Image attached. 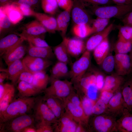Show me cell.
<instances>
[{
    "label": "cell",
    "mask_w": 132,
    "mask_h": 132,
    "mask_svg": "<svg viewBox=\"0 0 132 132\" xmlns=\"http://www.w3.org/2000/svg\"><path fill=\"white\" fill-rule=\"evenodd\" d=\"M77 123L67 112L57 119L53 126L55 132H75Z\"/></svg>",
    "instance_id": "cell-13"
},
{
    "label": "cell",
    "mask_w": 132,
    "mask_h": 132,
    "mask_svg": "<svg viewBox=\"0 0 132 132\" xmlns=\"http://www.w3.org/2000/svg\"><path fill=\"white\" fill-rule=\"evenodd\" d=\"M95 115L90 123L91 127L94 131L97 132H118L116 117L106 112Z\"/></svg>",
    "instance_id": "cell-6"
},
{
    "label": "cell",
    "mask_w": 132,
    "mask_h": 132,
    "mask_svg": "<svg viewBox=\"0 0 132 132\" xmlns=\"http://www.w3.org/2000/svg\"><path fill=\"white\" fill-rule=\"evenodd\" d=\"M7 66V68H0V72H6L8 75L9 79L12 83L16 85L20 74L26 66L21 59L14 61Z\"/></svg>",
    "instance_id": "cell-18"
},
{
    "label": "cell",
    "mask_w": 132,
    "mask_h": 132,
    "mask_svg": "<svg viewBox=\"0 0 132 132\" xmlns=\"http://www.w3.org/2000/svg\"><path fill=\"white\" fill-rule=\"evenodd\" d=\"M90 52L86 50L79 58L72 64L69 75L73 85L79 81L90 68Z\"/></svg>",
    "instance_id": "cell-4"
},
{
    "label": "cell",
    "mask_w": 132,
    "mask_h": 132,
    "mask_svg": "<svg viewBox=\"0 0 132 132\" xmlns=\"http://www.w3.org/2000/svg\"><path fill=\"white\" fill-rule=\"evenodd\" d=\"M121 90L126 108L130 112L132 109V78L125 81Z\"/></svg>",
    "instance_id": "cell-29"
},
{
    "label": "cell",
    "mask_w": 132,
    "mask_h": 132,
    "mask_svg": "<svg viewBox=\"0 0 132 132\" xmlns=\"http://www.w3.org/2000/svg\"><path fill=\"white\" fill-rule=\"evenodd\" d=\"M103 70L106 72L110 73L115 68V60L114 56L109 54L103 60L101 64Z\"/></svg>",
    "instance_id": "cell-38"
},
{
    "label": "cell",
    "mask_w": 132,
    "mask_h": 132,
    "mask_svg": "<svg viewBox=\"0 0 132 132\" xmlns=\"http://www.w3.org/2000/svg\"><path fill=\"white\" fill-rule=\"evenodd\" d=\"M116 122L118 132H132V114L127 109Z\"/></svg>",
    "instance_id": "cell-25"
},
{
    "label": "cell",
    "mask_w": 132,
    "mask_h": 132,
    "mask_svg": "<svg viewBox=\"0 0 132 132\" xmlns=\"http://www.w3.org/2000/svg\"><path fill=\"white\" fill-rule=\"evenodd\" d=\"M125 81L123 76L116 73L107 76L100 91L106 90L115 93L121 87Z\"/></svg>",
    "instance_id": "cell-19"
},
{
    "label": "cell",
    "mask_w": 132,
    "mask_h": 132,
    "mask_svg": "<svg viewBox=\"0 0 132 132\" xmlns=\"http://www.w3.org/2000/svg\"><path fill=\"white\" fill-rule=\"evenodd\" d=\"M27 48L22 43L18 45L2 57L7 65L15 61L23 58Z\"/></svg>",
    "instance_id": "cell-21"
},
{
    "label": "cell",
    "mask_w": 132,
    "mask_h": 132,
    "mask_svg": "<svg viewBox=\"0 0 132 132\" xmlns=\"http://www.w3.org/2000/svg\"><path fill=\"white\" fill-rule=\"evenodd\" d=\"M22 60L26 66L34 73L45 71L53 63L50 60L31 56L28 55L24 57Z\"/></svg>",
    "instance_id": "cell-10"
},
{
    "label": "cell",
    "mask_w": 132,
    "mask_h": 132,
    "mask_svg": "<svg viewBox=\"0 0 132 132\" xmlns=\"http://www.w3.org/2000/svg\"><path fill=\"white\" fill-rule=\"evenodd\" d=\"M24 41L22 37L17 34H11L2 38L0 40V56L2 57Z\"/></svg>",
    "instance_id": "cell-17"
},
{
    "label": "cell",
    "mask_w": 132,
    "mask_h": 132,
    "mask_svg": "<svg viewBox=\"0 0 132 132\" xmlns=\"http://www.w3.org/2000/svg\"><path fill=\"white\" fill-rule=\"evenodd\" d=\"M121 20L124 25L132 27V11L125 15Z\"/></svg>",
    "instance_id": "cell-55"
},
{
    "label": "cell",
    "mask_w": 132,
    "mask_h": 132,
    "mask_svg": "<svg viewBox=\"0 0 132 132\" xmlns=\"http://www.w3.org/2000/svg\"><path fill=\"white\" fill-rule=\"evenodd\" d=\"M89 68L79 81L73 85L75 89L83 92L86 95L90 89L96 86V71Z\"/></svg>",
    "instance_id": "cell-15"
},
{
    "label": "cell",
    "mask_w": 132,
    "mask_h": 132,
    "mask_svg": "<svg viewBox=\"0 0 132 132\" xmlns=\"http://www.w3.org/2000/svg\"><path fill=\"white\" fill-rule=\"evenodd\" d=\"M33 110L34 117L37 122L44 121L54 124L57 120L43 98H37Z\"/></svg>",
    "instance_id": "cell-7"
},
{
    "label": "cell",
    "mask_w": 132,
    "mask_h": 132,
    "mask_svg": "<svg viewBox=\"0 0 132 132\" xmlns=\"http://www.w3.org/2000/svg\"><path fill=\"white\" fill-rule=\"evenodd\" d=\"M47 32L45 28L37 20L27 24L22 33L30 35L41 37Z\"/></svg>",
    "instance_id": "cell-27"
},
{
    "label": "cell",
    "mask_w": 132,
    "mask_h": 132,
    "mask_svg": "<svg viewBox=\"0 0 132 132\" xmlns=\"http://www.w3.org/2000/svg\"></svg>",
    "instance_id": "cell-62"
},
{
    "label": "cell",
    "mask_w": 132,
    "mask_h": 132,
    "mask_svg": "<svg viewBox=\"0 0 132 132\" xmlns=\"http://www.w3.org/2000/svg\"><path fill=\"white\" fill-rule=\"evenodd\" d=\"M84 6H104L113 5L114 3L112 0H78Z\"/></svg>",
    "instance_id": "cell-41"
},
{
    "label": "cell",
    "mask_w": 132,
    "mask_h": 132,
    "mask_svg": "<svg viewBox=\"0 0 132 132\" xmlns=\"http://www.w3.org/2000/svg\"><path fill=\"white\" fill-rule=\"evenodd\" d=\"M0 32L9 28L12 24L2 9L0 7Z\"/></svg>",
    "instance_id": "cell-42"
},
{
    "label": "cell",
    "mask_w": 132,
    "mask_h": 132,
    "mask_svg": "<svg viewBox=\"0 0 132 132\" xmlns=\"http://www.w3.org/2000/svg\"><path fill=\"white\" fill-rule=\"evenodd\" d=\"M110 19L97 17L93 21L92 26L93 33L103 30L107 26Z\"/></svg>",
    "instance_id": "cell-37"
},
{
    "label": "cell",
    "mask_w": 132,
    "mask_h": 132,
    "mask_svg": "<svg viewBox=\"0 0 132 132\" xmlns=\"http://www.w3.org/2000/svg\"><path fill=\"white\" fill-rule=\"evenodd\" d=\"M50 73L49 82H50L54 80L60 78L59 64L58 61L52 67L50 70Z\"/></svg>",
    "instance_id": "cell-46"
},
{
    "label": "cell",
    "mask_w": 132,
    "mask_h": 132,
    "mask_svg": "<svg viewBox=\"0 0 132 132\" xmlns=\"http://www.w3.org/2000/svg\"><path fill=\"white\" fill-rule=\"evenodd\" d=\"M115 93L106 90L100 91L99 98L107 105L110 100L113 96Z\"/></svg>",
    "instance_id": "cell-48"
},
{
    "label": "cell",
    "mask_w": 132,
    "mask_h": 132,
    "mask_svg": "<svg viewBox=\"0 0 132 132\" xmlns=\"http://www.w3.org/2000/svg\"><path fill=\"white\" fill-rule=\"evenodd\" d=\"M85 6L78 0H74L71 10L73 21L76 24H88L91 21L90 17Z\"/></svg>",
    "instance_id": "cell-12"
},
{
    "label": "cell",
    "mask_w": 132,
    "mask_h": 132,
    "mask_svg": "<svg viewBox=\"0 0 132 132\" xmlns=\"http://www.w3.org/2000/svg\"><path fill=\"white\" fill-rule=\"evenodd\" d=\"M42 8L45 13L55 14L58 6L56 0H41Z\"/></svg>",
    "instance_id": "cell-36"
},
{
    "label": "cell",
    "mask_w": 132,
    "mask_h": 132,
    "mask_svg": "<svg viewBox=\"0 0 132 132\" xmlns=\"http://www.w3.org/2000/svg\"><path fill=\"white\" fill-rule=\"evenodd\" d=\"M12 24H16L23 19V15L17 5L13 3L1 6Z\"/></svg>",
    "instance_id": "cell-23"
},
{
    "label": "cell",
    "mask_w": 132,
    "mask_h": 132,
    "mask_svg": "<svg viewBox=\"0 0 132 132\" xmlns=\"http://www.w3.org/2000/svg\"><path fill=\"white\" fill-rule=\"evenodd\" d=\"M97 17L110 19L115 18L121 20L132 11V3L122 5L94 6L88 7Z\"/></svg>",
    "instance_id": "cell-2"
},
{
    "label": "cell",
    "mask_w": 132,
    "mask_h": 132,
    "mask_svg": "<svg viewBox=\"0 0 132 132\" xmlns=\"http://www.w3.org/2000/svg\"><path fill=\"white\" fill-rule=\"evenodd\" d=\"M96 77V85L98 90H101L104 85L105 78L103 74L97 71H95Z\"/></svg>",
    "instance_id": "cell-51"
},
{
    "label": "cell",
    "mask_w": 132,
    "mask_h": 132,
    "mask_svg": "<svg viewBox=\"0 0 132 132\" xmlns=\"http://www.w3.org/2000/svg\"><path fill=\"white\" fill-rule=\"evenodd\" d=\"M34 74L26 67L20 74L16 84L20 81H23L32 84L33 78Z\"/></svg>",
    "instance_id": "cell-43"
},
{
    "label": "cell",
    "mask_w": 132,
    "mask_h": 132,
    "mask_svg": "<svg viewBox=\"0 0 132 132\" xmlns=\"http://www.w3.org/2000/svg\"><path fill=\"white\" fill-rule=\"evenodd\" d=\"M53 50L54 55L58 61L67 64L69 63L70 55L63 41L60 44L55 47Z\"/></svg>",
    "instance_id": "cell-31"
},
{
    "label": "cell",
    "mask_w": 132,
    "mask_h": 132,
    "mask_svg": "<svg viewBox=\"0 0 132 132\" xmlns=\"http://www.w3.org/2000/svg\"><path fill=\"white\" fill-rule=\"evenodd\" d=\"M64 101L65 111L68 113L77 123L88 127L90 117L86 114L83 107L74 104L67 99Z\"/></svg>",
    "instance_id": "cell-8"
},
{
    "label": "cell",
    "mask_w": 132,
    "mask_h": 132,
    "mask_svg": "<svg viewBox=\"0 0 132 132\" xmlns=\"http://www.w3.org/2000/svg\"><path fill=\"white\" fill-rule=\"evenodd\" d=\"M14 85L8 83L0 84V100Z\"/></svg>",
    "instance_id": "cell-52"
},
{
    "label": "cell",
    "mask_w": 132,
    "mask_h": 132,
    "mask_svg": "<svg viewBox=\"0 0 132 132\" xmlns=\"http://www.w3.org/2000/svg\"><path fill=\"white\" fill-rule=\"evenodd\" d=\"M110 45L108 37L105 38L93 50L95 60L98 65H100L109 54Z\"/></svg>",
    "instance_id": "cell-26"
},
{
    "label": "cell",
    "mask_w": 132,
    "mask_h": 132,
    "mask_svg": "<svg viewBox=\"0 0 132 132\" xmlns=\"http://www.w3.org/2000/svg\"><path fill=\"white\" fill-rule=\"evenodd\" d=\"M59 62L60 78L69 75V71L67 66V64Z\"/></svg>",
    "instance_id": "cell-53"
},
{
    "label": "cell",
    "mask_w": 132,
    "mask_h": 132,
    "mask_svg": "<svg viewBox=\"0 0 132 132\" xmlns=\"http://www.w3.org/2000/svg\"><path fill=\"white\" fill-rule=\"evenodd\" d=\"M114 57L116 73L122 76L129 74L132 68L130 56L127 54L116 53Z\"/></svg>",
    "instance_id": "cell-14"
},
{
    "label": "cell",
    "mask_w": 132,
    "mask_h": 132,
    "mask_svg": "<svg viewBox=\"0 0 132 132\" xmlns=\"http://www.w3.org/2000/svg\"><path fill=\"white\" fill-rule=\"evenodd\" d=\"M35 121L33 115L25 114L0 123V132H22L26 127L33 125Z\"/></svg>",
    "instance_id": "cell-5"
},
{
    "label": "cell",
    "mask_w": 132,
    "mask_h": 132,
    "mask_svg": "<svg viewBox=\"0 0 132 132\" xmlns=\"http://www.w3.org/2000/svg\"><path fill=\"white\" fill-rule=\"evenodd\" d=\"M22 132H37V131L36 127L33 125H32L25 128L22 130Z\"/></svg>",
    "instance_id": "cell-58"
},
{
    "label": "cell",
    "mask_w": 132,
    "mask_h": 132,
    "mask_svg": "<svg viewBox=\"0 0 132 132\" xmlns=\"http://www.w3.org/2000/svg\"><path fill=\"white\" fill-rule=\"evenodd\" d=\"M80 99L85 114L90 117L92 114V109L95 101L86 95L84 96L82 99Z\"/></svg>",
    "instance_id": "cell-39"
},
{
    "label": "cell",
    "mask_w": 132,
    "mask_h": 132,
    "mask_svg": "<svg viewBox=\"0 0 132 132\" xmlns=\"http://www.w3.org/2000/svg\"><path fill=\"white\" fill-rule=\"evenodd\" d=\"M50 83V85L44 91V96L54 97L64 101L74 91L73 83L67 80L56 79Z\"/></svg>",
    "instance_id": "cell-3"
},
{
    "label": "cell",
    "mask_w": 132,
    "mask_h": 132,
    "mask_svg": "<svg viewBox=\"0 0 132 132\" xmlns=\"http://www.w3.org/2000/svg\"><path fill=\"white\" fill-rule=\"evenodd\" d=\"M116 5L128 4L132 3V0H112Z\"/></svg>",
    "instance_id": "cell-56"
},
{
    "label": "cell",
    "mask_w": 132,
    "mask_h": 132,
    "mask_svg": "<svg viewBox=\"0 0 132 132\" xmlns=\"http://www.w3.org/2000/svg\"><path fill=\"white\" fill-rule=\"evenodd\" d=\"M14 85L0 100V118L13 99L15 88Z\"/></svg>",
    "instance_id": "cell-34"
},
{
    "label": "cell",
    "mask_w": 132,
    "mask_h": 132,
    "mask_svg": "<svg viewBox=\"0 0 132 132\" xmlns=\"http://www.w3.org/2000/svg\"><path fill=\"white\" fill-rule=\"evenodd\" d=\"M18 34L24 40L27 41L35 46L41 47L50 46L41 37L30 35L23 33Z\"/></svg>",
    "instance_id": "cell-35"
},
{
    "label": "cell",
    "mask_w": 132,
    "mask_h": 132,
    "mask_svg": "<svg viewBox=\"0 0 132 132\" xmlns=\"http://www.w3.org/2000/svg\"><path fill=\"white\" fill-rule=\"evenodd\" d=\"M51 124L44 121L37 122L36 125L37 132H53L54 131L53 126Z\"/></svg>",
    "instance_id": "cell-44"
},
{
    "label": "cell",
    "mask_w": 132,
    "mask_h": 132,
    "mask_svg": "<svg viewBox=\"0 0 132 132\" xmlns=\"http://www.w3.org/2000/svg\"><path fill=\"white\" fill-rule=\"evenodd\" d=\"M43 99L57 119L61 117L64 114L65 110L63 100L50 96H44Z\"/></svg>",
    "instance_id": "cell-20"
},
{
    "label": "cell",
    "mask_w": 132,
    "mask_h": 132,
    "mask_svg": "<svg viewBox=\"0 0 132 132\" xmlns=\"http://www.w3.org/2000/svg\"><path fill=\"white\" fill-rule=\"evenodd\" d=\"M17 5L18 6L24 16H34L36 12L33 11L31 8L27 7L21 5Z\"/></svg>",
    "instance_id": "cell-54"
},
{
    "label": "cell",
    "mask_w": 132,
    "mask_h": 132,
    "mask_svg": "<svg viewBox=\"0 0 132 132\" xmlns=\"http://www.w3.org/2000/svg\"><path fill=\"white\" fill-rule=\"evenodd\" d=\"M44 26L47 32L55 33L58 30L56 19L45 14L35 12L34 16Z\"/></svg>",
    "instance_id": "cell-24"
},
{
    "label": "cell",
    "mask_w": 132,
    "mask_h": 132,
    "mask_svg": "<svg viewBox=\"0 0 132 132\" xmlns=\"http://www.w3.org/2000/svg\"><path fill=\"white\" fill-rule=\"evenodd\" d=\"M17 84L19 97H31L42 92L36 88L32 84L24 81H20Z\"/></svg>",
    "instance_id": "cell-28"
},
{
    "label": "cell",
    "mask_w": 132,
    "mask_h": 132,
    "mask_svg": "<svg viewBox=\"0 0 132 132\" xmlns=\"http://www.w3.org/2000/svg\"><path fill=\"white\" fill-rule=\"evenodd\" d=\"M0 73V84L3 83L6 79H9V76L7 73L5 72H1Z\"/></svg>",
    "instance_id": "cell-57"
},
{
    "label": "cell",
    "mask_w": 132,
    "mask_h": 132,
    "mask_svg": "<svg viewBox=\"0 0 132 132\" xmlns=\"http://www.w3.org/2000/svg\"><path fill=\"white\" fill-rule=\"evenodd\" d=\"M62 41L69 55L73 57H78L86 50L85 44L81 39L64 37Z\"/></svg>",
    "instance_id": "cell-11"
},
{
    "label": "cell",
    "mask_w": 132,
    "mask_h": 132,
    "mask_svg": "<svg viewBox=\"0 0 132 132\" xmlns=\"http://www.w3.org/2000/svg\"><path fill=\"white\" fill-rule=\"evenodd\" d=\"M11 0H0V3L1 6H3L8 4Z\"/></svg>",
    "instance_id": "cell-60"
},
{
    "label": "cell",
    "mask_w": 132,
    "mask_h": 132,
    "mask_svg": "<svg viewBox=\"0 0 132 132\" xmlns=\"http://www.w3.org/2000/svg\"><path fill=\"white\" fill-rule=\"evenodd\" d=\"M107 105L99 98L95 102L93 105L92 112L94 115H100L106 112Z\"/></svg>",
    "instance_id": "cell-40"
},
{
    "label": "cell",
    "mask_w": 132,
    "mask_h": 132,
    "mask_svg": "<svg viewBox=\"0 0 132 132\" xmlns=\"http://www.w3.org/2000/svg\"><path fill=\"white\" fill-rule=\"evenodd\" d=\"M37 98L19 97L13 99L0 118V123L30 112L33 109Z\"/></svg>",
    "instance_id": "cell-1"
},
{
    "label": "cell",
    "mask_w": 132,
    "mask_h": 132,
    "mask_svg": "<svg viewBox=\"0 0 132 132\" xmlns=\"http://www.w3.org/2000/svg\"><path fill=\"white\" fill-rule=\"evenodd\" d=\"M84 126L80 123H77L75 132H85L87 131L84 127Z\"/></svg>",
    "instance_id": "cell-59"
},
{
    "label": "cell",
    "mask_w": 132,
    "mask_h": 132,
    "mask_svg": "<svg viewBox=\"0 0 132 132\" xmlns=\"http://www.w3.org/2000/svg\"><path fill=\"white\" fill-rule=\"evenodd\" d=\"M66 99L74 104L83 107L80 98L74 91Z\"/></svg>",
    "instance_id": "cell-47"
},
{
    "label": "cell",
    "mask_w": 132,
    "mask_h": 132,
    "mask_svg": "<svg viewBox=\"0 0 132 132\" xmlns=\"http://www.w3.org/2000/svg\"><path fill=\"white\" fill-rule=\"evenodd\" d=\"M49 80V76L45 71L38 72L34 73L32 84L36 88L43 91L47 88Z\"/></svg>",
    "instance_id": "cell-30"
},
{
    "label": "cell",
    "mask_w": 132,
    "mask_h": 132,
    "mask_svg": "<svg viewBox=\"0 0 132 132\" xmlns=\"http://www.w3.org/2000/svg\"><path fill=\"white\" fill-rule=\"evenodd\" d=\"M121 88L115 92L107 105L106 112L116 117L121 115L125 110L127 109L122 94Z\"/></svg>",
    "instance_id": "cell-9"
},
{
    "label": "cell",
    "mask_w": 132,
    "mask_h": 132,
    "mask_svg": "<svg viewBox=\"0 0 132 132\" xmlns=\"http://www.w3.org/2000/svg\"><path fill=\"white\" fill-rule=\"evenodd\" d=\"M119 34L127 40H132V27L123 25L119 28Z\"/></svg>",
    "instance_id": "cell-45"
},
{
    "label": "cell",
    "mask_w": 132,
    "mask_h": 132,
    "mask_svg": "<svg viewBox=\"0 0 132 132\" xmlns=\"http://www.w3.org/2000/svg\"><path fill=\"white\" fill-rule=\"evenodd\" d=\"M58 7L64 10L72 8L73 1L72 0H56Z\"/></svg>",
    "instance_id": "cell-50"
},
{
    "label": "cell",
    "mask_w": 132,
    "mask_h": 132,
    "mask_svg": "<svg viewBox=\"0 0 132 132\" xmlns=\"http://www.w3.org/2000/svg\"><path fill=\"white\" fill-rule=\"evenodd\" d=\"M114 28V25L111 23L102 31L95 33L87 40L85 44L86 50L90 52L93 51L105 38L108 37Z\"/></svg>",
    "instance_id": "cell-16"
},
{
    "label": "cell",
    "mask_w": 132,
    "mask_h": 132,
    "mask_svg": "<svg viewBox=\"0 0 132 132\" xmlns=\"http://www.w3.org/2000/svg\"><path fill=\"white\" fill-rule=\"evenodd\" d=\"M27 48L28 55L33 57L41 58L50 60L55 55L51 47H41L35 46L28 43Z\"/></svg>",
    "instance_id": "cell-22"
},
{
    "label": "cell",
    "mask_w": 132,
    "mask_h": 132,
    "mask_svg": "<svg viewBox=\"0 0 132 132\" xmlns=\"http://www.w3.org/2000/svg\"><path fill=\"white\" fill-rule=\"evenodd\" d=\"M116 53L127 54L132 49V40H127L118 34L115 47Z\"/></svg>",
    "instance_id": "cell-32"
},
{
    "label": "cell",
    "mask_w": 132,
    "mask_h": 132,
    "mask_svg": "<svg viewBox=\"0 0 132 132\" xmlns=\"http://www.w3.org/2000/svg\"><path fill=\"white\" fill-rule=\"evenodd\" d=\"M132 112V113H131L132 114V109L131 110V111H130V112Z\"/></svg>",
    "instance_id": "cell-61"
},
{
    "label": "cell",
    "mask_w": 132,
    "mask_h": 132,
    "mask_svg": "<svg viewBox=\"0 0 132 132\" xmlns=\"http://www.w3.org/2000/svg\"><path fill=\"white\" fill-rule=\"evenodd\" d=\"M39 0H19L17 2L13 3L28 8L31 7L37 4Z\"/></svg>",
    "instance_id": "cell-49"
},
{
    "label": "cell",
    "mask_w": 132,
    "mask_h": 132,
    "mask_svg": "<svg viewBox=\"0 0 132 132\" xmlns=\"http://www.w3.org/2000/svg\"><path fill=\"white\" fill-rule=\"evenodd\" d=\"M73 31L74 35L77 37L81 39L93 33L91 27L88 24H76L73 27Z\"/></svg>",
    "instance_id": "cell-33"
}]
</instances>
